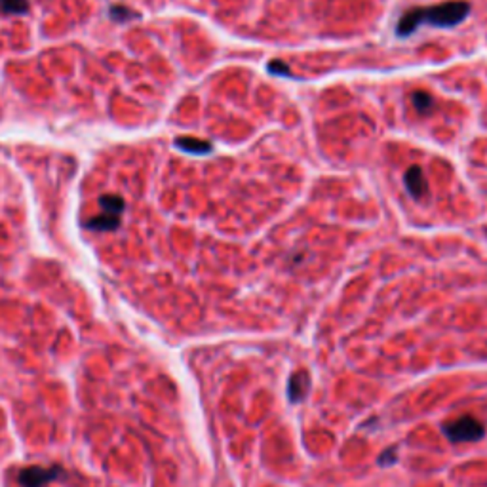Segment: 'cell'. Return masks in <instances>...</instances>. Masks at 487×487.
Wrapping results in <instances>:
<instances>
[{
    "label": "cell",
    "mask_w": 487,
    "mask_h": 487,
    "mask_svg": "<svg viewBox=\"0 0 487 487\" xmlns=\"http://www.w3.org/2000/svg\"><path fill=\"white\" fill-rule=\"evenodd\" d=\"M404 181H406V186H408L409 194L413 198H423L426 191H429V183H426V177H424L423 170L419 166H411L406 175H404Z\"/></svg>",
    "instance_id": "obj_4"
},
{
    "label": "cell",
    "mask_w": 487,
    "mask_h": 487,
    "mask_svg": "<svg viewBox=\"0 0 487 487\" xmlns=\"http://www.w3.org/2000/svg\"><path fill=\"white\" fill-rule=\"evenodd\" d=\"M394 453H396V447H392L390 452L383 453V455H381V458H379V465H392V463H394V461H396Z\"/></svg>",
    "instance_id": "obj_7"
},
{
    "label": "cell",
    "mask_w": 487,
    "mask_h": 487,
    "mask_svg": "<svg viewBox=\"0 0 487 487\" xmlns=\"http://www.w3.org/2000/svg\"><path fill=\"white\" fill-rule=\"evenodd\" d=\"M308 388H310V379H308L307 372H297L292 375L289 385H287V394L292 401H301L307 396Z\"/></svg>",
    "instance_id": "obj_5"
},
{
    "label": "cell",
    "mask_w": 487,
    "mask_h": 487,
    "mask_svg": "<svg viewBox=\"0 0 487 487\" xmlns=\"http://www.w3.org/2000/svg\"><path fill=\"white\" fill-rule=\"evenodd\" d=\"M411 101H413V107L419 111V113H429L432 105H434V99L429 92H413L411 93Z\"/></svg>",
    "instance_id": "obj_6"
},
{
    "label": "cell",
    "mask_w": 487,
    "mask_h": 487,
    "mask_svg": "<svg viewBox=\"0 0 487 487\" xmlns=\"http://www.w3.org/2000/svg\"><path fill=\"white\" fill-rule=\"evenodd\" d=\"M470 12V4L465 0H453V2H444L438 6L417 8L411 10L406 15H401L396 33L400 36L411 35L421 23H430L436 27H452L465 19Z\"/></svg>",
    "instance_id": "obj_1"
},
{
    "label": "cell",
    "mask_w": 487,
    "mask_h": 487,
    "mask_svg": "<svg viewBox=\"0 0 487 487\" xmlns=\"http://www.w3.org/2000/svg\"><path fill=\"white\" fill-rule=\"evenodd\" d=\"M61 466H29V468H23L19 476H17V481L22 487H46L51 481H56L61 476Z\"/></svg>",
    "instance_id": "obj_3"
},
{
    "label": "cell",
    "mask_w": 487,
    "mask_h": 487,
    "mask_svg": "<svg viewBox=\"0 0 487 487\" xmlns=\"http://www.w3.org/2000/svg\"><path fill=\"white\" fill-rule=\"evenodd\" d=\"M444 434L453 444H465V442H478L486 434V429L474 417L465 415L458 417V419H455L452 423H445Z\"/></svg>",
    "instance_id": "obj_2"
}]
</instances>
